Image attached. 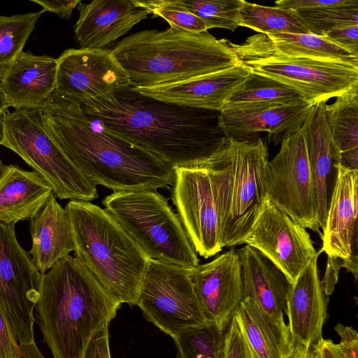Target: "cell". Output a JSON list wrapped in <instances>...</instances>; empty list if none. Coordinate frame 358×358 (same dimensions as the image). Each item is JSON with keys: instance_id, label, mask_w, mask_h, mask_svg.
Instances as JSON below:
<instances>
[{"instance_id": "obj_38", "label": "cell", "mask_w": 358, "mask_h": 358, "mask_svg": "<svg viewBox=\"0 0 358 358\" xmlns=\"http://www.w3.org/2000/svg\"><path fill=\"white\" fill-rule=\"evenodd\" d=\"M324 37L358 57V25H347L333 29Z\"/></svg>"}, {"instance_id": "obj_49", "label": "cell", "mask_w": 358, "mask_h": 358, "mask_svg": "<svg viewBox=\"0 0 358 358\" xmlns=\"http://www.w3.org/2000/svg\"><path fill=\"white\" fill-rule=\"evenodd\" d=\"M2 131H3V115H0V142L2 137ZM6 168V165H4L0 158V177L3 173Z\"/></svg>"}, {"instance_id": "obj_30", "label": "cell", "mask_w": 358, "mask_h": 358, "mask_svg": "<svg viewBox=\"0 0 358 358\" xmlns=\"http://www.w3.org/2000/svg\"><path fill=\"white\" fill-rule=\"evenodd\" d=\"M324 111L338 158L358 149V85L337 96L332 104H325Z\"/></svg>"}, {"instance_id": "obj_7", "label": "cell", "mask_w": 358, "mask_h": 358, "mask_svg": "<svg viewBox=\"0 0 358 358\" xmlns=\"http://www.w3.org/2000/svg\"><path fill=\"white\" fill-rule=\"evenodd\" d=\"M102 203L150 259L189 269L199 265L179 217L157 190L113 192Z\"/></svg>"}, {"instance_id": "obj_9", "label": "cell", "mask_w": 358, "mask_h": 358, "mask_svg": "<svg viewBox=\"0 0 358 358\" xmlns=\"http://www.w3.org/2000/svg\"><path fill=\"white\" fill-rule=\"evenodd\" d=\"M189 268L150 259L136 306L145 318L173 339L180 332L208 324Z\"/></svg>"}, {"instance_id": "obj_31", "label": "cell", "mask_w": 358, "mask_h": 358, "mask_svg": "<svg viewBox=\"0 0 358 358\" xmlns=\"http://www.w3.org/2000/svg\"><path fill=\"white\" fill-rule=\"evenodd\" d=\"M241 26L263 34H310L294 10L277 6L268 7L243 1Z\"/></svg>"}, {"instance_id": "obj_40", "label": "cell", "mask_w": 358, "mask_h": 358, "mask_svg": "<svg viewBox=\"0 0 358 358\" xmlns=\"http://www.w3.org/2000/svg\"><path fill=\"white\" fill-rule=\"evenodd\" d=\"M109 324H105L94 334L82 358H111L109 345Z\"/></svg>"}, {"instance_id": "obj_19", "label": "cell", "mask_w": 358, "mask_h": 358, "mask_svg": "<svg viewBox=\"0 0 358 358\" xmlns=\"http://www.w3.org/2000/svg\"><path fill=\"white\" fill-rule=\"evenodd\" d=\"M315 257L292 283L285 313L294 348H310L322 338L327 317V301Z\"/></svg>"}, {"instance_id": "obj_15", "label": "cell", "mask_w": 358, "mask_h": 358, "mask_svg": "<svg viewBox=\"0 0 358 358\" xmlns=\"http://www.w3.org/2000/svg\"><path fill=\"white\" fill-rule=\"evenodd\" d=\"M129 86L128 73L109 49L69 48L57 59L55 92L65 98H94Z\"/></svg>"}, {"instance_id": "obj_23", "label": "cell", "mask_w": 358, "mask_h": 358, "mask_svg": "<svg viewBox=\"0 0 358 358\" xmlns=\"http://www.w3.org/2000/svg\"><path fill=\"white\" fill-rule=\"evenodd\" d=\"M57 59L22 52L3 73L0 85L9 107L39 109L55 92Z\"/></svg>"}, {"instance_id": "obj_45", "label": "cell", "mask_w": 358, "mask_h": 358, "mask_svg": "<svg viewBox=\"0 0 358 358\" xmlns=\"http://www.w3.org/2000/svg\"><path fill=\"white\" fill-rule=\"evenodd\" d=\"M357 230L355 232L351 247V253L348 259L343 260L341 266L350 272L357 279Z\"/></svg>"}, {"instance_id": "obj_24", "label": "cell", "mask_w": 358, "mask_h": 358, "mask_svg": "<svg viewBox=\"0 0 358 358\" xmlns=\"http://www.w3.org/2000/svg\"><path fill=\"white\" fill-rule=\"evenodd\" d=\"M336 180L331 196L324 229L322 248L327 257L348 259L355 232L357 230L358 171L334 165Z\"/></svg>"}, {"instance_id": "obj_42", "label": "cell", "mask_w": 358, "mask_h": 358, "mask_svg": "<svg viewBox=\"0 0 358 358\" xmlns=\"http://www.w3.org/2000/svg\"><path fill=\"white\" fill-rule=\"evenodd\" d=\"M40 5L43 12H50L57 14L60 18L69 20L73 10L80 2L79 0H31Z\"/></svg>"}, {"instance_id": "obj_26", "label": "cell", "mask_w": 358, "mask_h": 358, "mask_svg": "<svg viewBox=\"0 0 358 358\" xmlns=\"http://www.w3.org/2000/svg\"><path fill=\"white\" fill-rule=\"evenodd\" d=\"M29 221L31 248L29 253L43 274L75 250L69 217L52 193Z\"/></svg>"}, {"instance_id": "obj_37", "label": "cell", "mask_w": 358, "mask_h": 358, "mask_svg": "<svg viewBox=\"0 0 358 358\" xmlns=\"http://www.w3.org/2000/svg\"><path fill=\"white\" fill-rule=\"evenodd\" d=\"M224 358H251L234 316L225 331Z\"/></svg>"}, {"instance_id": "obj_13", "label": "cell", "mask_w": 358, "mask_h": 358, "mask_svg": "<svg viewBox=\"0 0 358 358\" xmlns=\"http://www.w3.org/2000/svg\"><path fill=\"white\" fill-rule=\"evenodd\" d=\"M172 201L196 254L205 259L222 249L220 229L213 185L207 169H175Z\"/></svg>"}, {"instance_id": "obj_8", "label": "cell", "mask_w": 358, "mask_h": 358, "mask_svg": "<svg viewBox=\"0 0 358 358\" xmlns=\"http://www.w3.org/2000/svg\"><path fill=\"white\" fill-rule=\"evenodd\" d=\"M0 145L20 157L51 187L60 199L90 202L99 196L92 183L46 131L39 109H21L3 115Z\"/></svg>"}, {"instance_id": "obj_21", "label": "cell", "mask_w": 358, "mask_h": 358, "mask_svg": "<svg viewBox=\"0 0 358 358\" xmlns=\"http://www.w3.org/2000/svg\"><path fill=\"white\" fill-rule=\"evenodd\" d=\"M325 104L326 102H321L312 105L301 126L315 193L317 219L322 234L336 180L334 165L338 160L327 122Z\"/></svg>"}, {"instance_id": "obj_33", "label": "cell", "mask_w": 358, "mask_h": 358, "mask_svg": "<svg viewBox=\"0 0 358 358\" xmlns=\"http://www.w3.org/2000/svg\"><path fill=\"white\" fill-rule=\"evenodd\" d=\"M310 34L324 36L330 30L358 25V0H338L330 6L293 10Z\"/></svg>"}, {"instance_id": "obj_20", "label": "cell", "mask_w": 358, "mask_h": 358, "mask_svg": "<svg viewBox=\"0 0 358 358\" xmlns=\"http://www.w3.org/2000/svg\"><path fill=\"white\" fill-rule=\"evenodd\" d=\"M312 104H262L225 108L219 113L217 124L224 136L237 141H251L266 131L286 135L299 129Z\"/></svg>"}, {"instance_id": "obj_11", "label": "cell", "mask_w": 358, "mask_h": 358, "mask_svg": "<svg viewBox=\"0 0 358 358\" xmlns=\"http://www.w3.org/2000/svg\"><path fill=\"white\" fill-rule=\"evenodd\" d=\"M42 275L20 245L15 224L0 222V308L19 344L35 342L34 309Z\"/></svg>"}, {"instance_id": "obj_18", "label": "cell", "mask_w": 358, "mask_h": 358, "mask_svg": "<svg viewBox=\"0 0 358 358\" xmlns=\"http://www.w3.org/2000/svg\"><path fill=\"white\" fill-rule=\"evenodd\" d=\"M77 8L74 36L80 48L106 49L150 15L134 0L80 1Z\"/></svg>"}, {"instance_id": "obj_36", "label": "cell", "mask_w": 358, "mask_h": 358, "mask_svg": "<svg viewBox=\"0 0 358 358\" xmlns=\"http://www.w3.org/2000/svg\"><path fill=\"white\" fill-rule=\"evenodd\" d=\"M149 14L164 19L170 27L189 32L208 31L204 22L178 4L176 0H134Z\"/></svg>"}, {"instance_id": "obj_1", "label": "cell", "mask_w": 358, "mask_h": 358, "mask_svg": "<svg viewBox=\"0 0 358 358\" xmlns=\"http://www.w3.org/2000/svg\"><path fill=\"white\" fill-rule=\"evenodd\" d=\"M76 101L110 134L174 169L199 166L217 150L224 137L220 136V112L162 101L130 86Z\"/></svg>"}, {"instance_id": "obj_14", "label": "cell", "mask_w": 358, "mask_h": 358, "mask_svg": "<svg viewBox=\"0 0 358 358\" xmlns=\"http://www.w3.org/2000/svg\"><path fill=\"white\" fill-rule=\"evenodd\" d=\"M244 243L268 258L291 283L322 252L315 249L306 229L268 199Z\"/></svg>"}, {"instance_id": "obj_43", "label": "cell", "mask_w": 358, "mask_h": 358, "mask_svg": "<svg viewBox=\"0 0 358 358\" xmlns=\"http://www.w3.org/2000/svg\"><path fill=\"white\" fill-rule=\"evenodd\" d=\"M341 259L327 257V264L324 276L321 280L323 292L326 296H330L338 281V271L342 268Z\"/></svg>"}, {"instance_id": "obj_46", "label": "cell", "mask_w": 358, "mask_h": 358, "mask_svg": "<svg viewBox=\"0 0 358 358\" xmlns=\"http://www.w3.org/2000/svg\"><path fill=\"white\" fill-rule=\"evenodd\" d=\"M20 358H45L38 349L35 342L19 344Z\"/></svg>"}, {"instance_id": "obj_29", "label": "cell", "mask_w": 358, "mask_h": 358, "mask_svg": "<svg viewBox=\"0 0 358 358\" xmlns=\"http://www.w3.org/2000/svg\"><path fill=\"white\" fill-rule=\"evenodd\" d=\"M306 102L292 87L252 72L232 93L223 109L262 104L292 105ZM222 109V110H223Z\"/></svg>"}, {"instance_id": "obj_48", "label": "cell", "mask_w": 358, "mask_h": 358, "mask_svg": "<svg viewBox=\"0 0 358 358\" xmlns=\"http://www.w3.org/2000/svg\"><path fill=\"white\" fill-rule=\"evenodd\" d=\"M9 106L7 103L5 94L0 85V115H3L8 111Z\"/></svg>"}, {"instance_id": "obj_41", "label": "cell", "mask_w": 358, "mask_h": 358, "mask_svg": "<svg viewBox=\"0 0 358 358\" xmlns=\"http://www.w3.org/2000/svg\"><path fill=\"white\" fill-rule=\"evenodd\" d=\"M340 337L338 344L343 358H358V334L352 327L338 323L335 327Z\"/></svg>"}, {"instance_id": "obj_2", "label": "cell", "mask_w": 358, "mask_h": 358, "mask_svg": "<svg viewBox=\"0 0 358 358\" xmlns=\"http://www.w3.org/2000/svg\"><path fill=\"white\" fill-rule=\"evenodd\" d=\"M39 110L46 131L94 185L125 192L157 190L173 185V167L110 134L78 101L54 92Z\"/></svg>"}, {"instance_id": "obj_25", "label": "cell", "mask_w": 358, "mask_h": 358, "mask_svg": "<svg viewBox=\"0 0 358 358\" xmlns=\"http://www.w3.org/2000/svg\"><path fill=\"white\" fill-rule=\"evenodd\" d=\"M241 62L277 55L346 63L358 66V57L313 34H259L241 45L231 44Z\"/></svg>"}, {"instance_id": "obj_22", "label": "cell", "mask_w": 358, "mask_h": 358, "mask_svg": "<svg viewBox=\"0 0 358 358\" xmlns=\"http://www.w3.org/2000/svg\"><path fill=\"white\" fill-rule=\"evenodd\" d=\"M236 252L241 266L243 299H250L277 323L286 324L284 313L291 282L258 250L245 245Z\"/></svg>"}, {"instance_id": "obj_12", "label": "cell", "mask_w": 358, "mask_h": 358, "mask_svg": "<svg viewBox=\"0 0 358 358\" xmlns=\"http://www.w3.org/2000/svg\"><path fill=\"white\" fill-rule=\"evenodd\" d=\"M241 62L252 72L292 87L312 105L358 85V66L339 62L270 55Z\"/></svg>"}, {"instance_id": "obj_28", "label": "cell", "mask_w": 358, "mask_h": 358, "mask_svg": "<svg viewBox=\"0 0 358 358\" xmlns=\"http://www.w3.org/2000/svg\"><path fill=\"white\" fill-rule=\"evenodd\" d=\"M234 317L251 358H290L294 345L287 324L281 325L244 298Z\"/></svg>"}, {"instance_id": "obj_39", "label": "cell", "mask_w": 358, "mask_h": 358, "mask_svg": "<svg viewBox=\"0 0 358 358\" xmlns=\"http://www.w3.org/2000/svg\"><path fill=\"white\" fill-rule=\"evenodd\" d=\"M0 358H20L16 337L0 308Z\"/></svg>"}, {"instance_id": "obj_6", "label": "cell", "mask_w": 358, "mask_h": 358, "mask_svg": "<svg viewBox=\"0 0 358 358\" xmlns=\"http://www.w3.org/2000/svg\"><path fill=\"white\" fill-rule=\"evenodd\" d=\"M268 161L261 138L237 141L223 137L201 165L213 185L222 248L244 243L267 199L263 174Z\"/></svg>"}, {"instance_id": "obj_32", "label": "cell", "mask_w": 358, "mask_h": 358, "mask_svg": "<svg viewBox=\"0 0 358 358\" xmlns=\"http://www.w3.org/2000/svg\"><path fill=\"white\" fill-rule=\"evenodd\" d=\"M43 12L0 15V82L5 71L23 52V48Z\"/></svg>"}, {"instance_id": "obj_34", "label": "cell", "mask_w": 358, "mask_h": 358, "mask_svg": "<svg viewBox=\"0 0 358 358\" xmlns=\"http://www.w3.org/2000/svg\"><path fill=\"white\" fill-rule=\"evenodd\" d=\"M224 334L212 323L179 333L173 338L178 358H224Z\"/></svg>"}, {"instance_id": "obj_16", "label": "cell", "mask_w": 358, "mask_h": 358, "mask_svg": "<svg viewBox=\"0 0 358 358\" xmlns=\"http://www.w3.org/2000/svg\"><path fill=\"white\" fill-rule=\"evenodd\" d=\"M190 278L206 321L225 331L243 299L236 250L230 249L191 269Z\"/></svg>"}, {"instance_id": "obj_35", "label": "cell", "mask_w": 358, "mask_h": 358, "mask_svg": "<svg viewBox=\"0 0 358 358\" xmlns=\"http://www.w3.org/2000/svg\"><path fill=\"white\" fill-rule=\"evenodd\" d=\"M178 5L202 20L208 29L232 31L241 26L243 0H176Z\"/></svg>"}, {"instance_id": "obj_44", "label": "cell", "mask_w": 358, "mask_h": 358, "mask_svg": "<svg viewBox=\"0 0 358 358\" xmlns=\"http://www.w3.org/2000/svg\"><path fill=\"white\" fill-rule=\"evenodd\" d=\"M312 348L315 358H343L338 345L330 339L322 338Z\"/></svg>"}, {"instance_id": "obj_5", "label": "cell", "mask_w": 358, "mask_h": 358, "mask_svg": "<svg viewBox=\"0 0 358 358\" xmlns=\"http://www.w3.org/2000/svg\"><path fill=\"white\" fill-rule=\"evenodd\" d=\"M75 257L121 303L135 306L150 259L103 208L70 201L65 207Z\"/></svg>"}, {"instance_id": "obj_27", "label": "cell", "mask_w": 358, "mask_h": 358, "mask_svg": "<svg viewBox=\"0 0 358 358\" xmlns=\"http://www.w3.org/2000/svg\"><path fill=\"white\" fill-rule=\"evenodd\" d=\"M53 193L48 183L35 171L13 164L0 177V222L15 224L31 220Z\"/></svg>"}, {"instance_id": "obj_17", "label": "cell", "mask_w": 358, "mask_h": 358, "mask_svg": "<svg viewBox=\"0 0 358 358\" xmlns=\"http://www.w3.org/2000/svg\"><path fill=\"white\" fill-rule=\"evenodd\" d=\"M251 70L243 63L234 67L166 85L132 87L138 93L168 103L220 112Z\"/></svg>"}, {"instance_id": "obj_3", "label": "cell", "mask_w": 358, "mask_h": 358, "mask_svg": "<svg viewBox=\"0 0 358 358\" xmlns=\"http://www.w3.org/2000/svg\"><path fill=\"white\" fill-rule=\"evenodd\" d=\"M121 303L70 255L42 275L35 306L43 342L54 358H82L94 334Z\"/></svg>"}, {"instance_id": "obj_4", "label": "cell", "mask_w": 358, "mask_h": 358, "mask_svg": "<svg viewBox=\"0 0 358 358\" xmlns=\"http://www.w3.org/2000/svg\"><path fill=\"white\" fill-rule=\"evenodd\" d=\"M110 51L128 73L131 87L173 84L242 63L226 40L208 31L193 33L173 27L136 32Z\"/></svg>"}, {"instance_id": "obj_10", "label": "cell", "mask_w": 358, "mask_h": 358, "mask_svg": "<svg viewBox=\"0 0 358 358\" xmlns=\"http://www.w3.org/2000/svg\"><path fill=\"white\" fill-rule=\"evenodd\" d=\"M263 182L268 200L306 229L320 234L317 203L301 127L282 138L266 163Z\"/></svg>"}, {"instance_id": "obj_47", "label": "cell", "mask_w": 358, "mask_h": 358, "mask_svg": "<svg viewBox=\"0 0 358 358\" xmlns=\"http://www.w3.org/2000/svg\"><path fill=\"white\" fill-rule=\"evenodd\" d=\"M290 358H315L313 348L296 346Z\"/></svg>"}]
</instances>
